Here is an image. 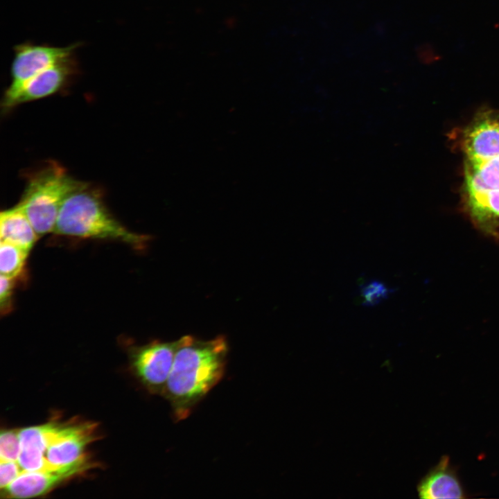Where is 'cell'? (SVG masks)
I'll use <instances>...</instances> for the list:
<instances>
[{"mask_svg":"<svg viewBox=\"0 0 499 499\" xmlns=\"http://www.w3.org/2000/svg\"><path fill=\"white\" fill-rule=\"evenodd\" d=\"M228 344L218 336L203 340L191 335L178 340L177 348L163 395L173 418L180 421L220 381L225 373Z\"/></svg>","mask_w":499,"mask_h":499,"instance_id":"cell-1","label":"cell"},{"mask_svg":"<svg viewBox=\"0 0 499 499\" xmlns=\"http://www.w3.org/2000/svg\"><path fill=\"white\" fill-rule=\"evenodd\" d=\"M94 423H59L20 429V458L33 471H54L85 459V449L96 438Z\"/></svg>","mask_w":499,"mask_h":499,"instance_id":"cell-2","label":"cell"},{"mask_svg":"<svg viewBox=\"0 0 499 499\" xmlns=\"http://www.w3.org/2000/svg\"><path fill=\"white\" fill-rule=\"evenodd\" d=\"M53 233L82 238L122 242L143 249L149 236L123 225L106 207L100 190L84 183L64 201Z\"/></svg>","mask_w":499,"mask_h":499,"instance_id":"cell-3","label":"cell"},{"mask_svg":"<svg viewBox=\"0 0 499 499\" xmlns=\"http://www.w3.org/2000/svg\"><path fill=\"white\" fill-rule=\"evenodd\" d=\"M84 183L55 161H49L27 175L18 205L39 236L53 233L64 201Z\"/></svg>","mask_w":499,"mask_h":499,"instance_id":"cell-4","label":"cell"},{"mask_svg":"<svg viewBox=\"0 0 499 499\" xmlns=\"http://www.w3.org/2000/svg\"><path fill=\"white\" fill-rule=\"evenodd\" d=\"M79 67L75 53L31 77L14 90H5L1 100L3 112L21 104L40 100L65 89L78 75Z\"/></svg>","mask_w":499,"mask_h":499,"instance_id":"cell-5","label":"cell"},{"mask_svg":"<svg viewBox=\"0 0 499 499\" xmlns=\"http://www.w3.org/2000/svg\"><path fill=\"white\" fill-rule=\"evenodd\" d=\"M178 340L154 341L134 348L130 353L132 370L152 394L163 395L173 367Z\"/></svg>","mask_w":499,"mask_h":499,"instance_id":"cell-6","label":"cell"},{"mask_svg":"<svg viewBox=\"0 0 499 499\" xmlns=\"http://www.w3.org/2000/svg\"><path fill=\"white\" fill-rule=\"evenodd\" d=\"M80 45L76 42L67 46H55L29 42L15 45L10 65V82L6 90L17 89L31 77L75 53Z\"/></svg>","mask_w":499,"mask_h":499,"instance_id":"cell-7","label":"cell"},{"mask_svg":"<svg viewBox=\"0 0 499 499\" xmlns=\"http://www.w3.org/2000/svg\"><path fill=\"white\" fill-rule=\"evenodd\" d=\"M90 467L85 459L76 464L54 471H22L8 487L1 490L6 498H28L49 492L62 482Z\"/></svg>","mask_w":499,"mask_h":499,"instance_id":"cell-8","label":"cell"},{"mask_svg":"<svg viewBox=\"0 0 499 499\" xmlns=\"http://www.w3.org/2000/svg\"><path fill=\"white\" fill-rule=\"evenodd\" d=\"M462 143L468 162L498 157L499 119L488 112L477 116L465 129Z\"/></svg>","mask_w":499,"mask_h":499,"instance_id":"cell-9","label":"cell"},{"mask_svg":"<svg viewBox=\"0 0 499 499\" xmlns=\"http://www.w3.org/2000/svg\"><path fill=\"white\" fill-rule=\"evenodd\" d=\"M419 498L423 499L465 498V491L450 464L444 455L421 479L417 486Z\"/></svg>","mask_w":499,"mask_h":499,"instance_id":"cell-10","label":"cell"},{"mask_svg":"<svg viewBox=\"0 0 499 499\" xmlns=\"http://www.w3.org/2000/svg\"><path fill=\"white\" fill-rule=\"evenodd\" d=\"M466 209L482 231L499 234V189H469L465 191Z\"/></svg>","mask_w":499,"mask_h":499,"instance_id":"cell-11","label":"cell"},{"mask_svg":"<svg viewBox=\"0 0 499 499\" xmlns=\"http://www.w3.org/2000/svg\"><path fill=\"white\" fill-rule=\"evenodd\" d=\"M38 237L30 221L18 204L12 208L1 211V241L15 245L30 252Z\"/></svg>","mask_w":499,"mask_h":499,"instance_id":"cell-12","label":"cell"},{"mask_svg":"<svg viewBox=\"0 0 499 499\" xmlns=\"http://www.w3.org/2000/svg\"><path fill=\"white\" fill-rule=\"evenodd\" d=\"M29 252L15 245L0 243L1 275L17 279L23 272Z\"/></svg>","mask_w":499,"mask_h":499,"instance_id":"cell-13","label":"cell"},{"mask_svg":"<svg viewBox=\"0 0 499 499\" xmlns=\"http://www.w3.org/2000/svg\"><path fill=\"white\" fill-rule=\"evenodd\" d=\"M393 291V289L378 280L368 281L360 286L362 304L365 306L377 305L387 299Z\"/></svg>","mask_w":499,"mask_h":499,"instance_id":"cell-14","label":"cell"},{"mask_svg":"<svg viewBox=\"0 0 499 499\" xmlns=\"http://www.w3.org/2000/svg\"><path fill=\"white\" fill-rule=\"evenodd\" d=\"M469 166L491 189H499V157L478 163L468 162Z\"/></svg>","mask_w":499,"mask_h":499,"instance_id":"cell-15","label":"cell"},{"mask_svg":"<svg viewBox=\"0 0 499 499\" xmlns=\"http://www.w3.org/2000/svg\"><path fill=\"white\" fill-rule=\"evenodd\" d=\"M21 450L19 430H5L0 435L1 461L17 462Z\"/></svg>","mask_w":499,"mask_h":499,"instance_id":"cell-16","label":"cell"},{"mask_svg":"<svg viewBox=\"0 0 499 499\" xmlns=\"http://www.w3.org/2000/svg\"><path fill=\"white\" fill-rule=\"evenodd\" d=\"M22 472L17 462L1 461L0 464V488L5 489Z\"/></svg>","mask_w":499,"mask_h":499,"instance_id":"cell-17","label":"cell"},{"mask_svg":"<svg viewBox=\"0 0 499 499\" xmlns=\"http://www.w3.org/2000/svg\"><path fill=\"white\" fill-rule=\"evenodd\" d=\"M14 279L1 275L0 278V306L1 314L11 310L12 295L14 288Z\"/></svg>","mask_w":499,"mask_h":499,"instance_id":"cell-18","label":"cell"}]
</instances>
